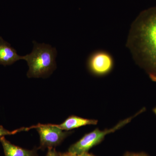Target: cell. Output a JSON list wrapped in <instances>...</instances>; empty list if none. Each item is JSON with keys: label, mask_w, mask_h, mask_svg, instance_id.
Returning a JSON list of instances; mask_svg holds the SVG:
<instances>
[{"label": "cell", "mask_w": 156, "mask_h": 156, "mask_svg": "<svg viewBox=\"0 0 156 156\" xmlns=\"http://www.w3.org/2000/svg\"><path fill=\"white\" fill-rule=\"evenodd\" d=\"M5 156H37V150L25 149L11 144L4 136L0 138Z\"/></svg>", "instance_id": "cell-7"}, {"label": "cell", "mask_w": 156, "mask_h": 156, "mask_svg": "<svg viewBox=\"0 0 156 156\" xmlns=\"http://www.w3.org/2000/svg\"><path fill=\"white\" fill-rule=\"evenodd\" d=\"M98 123V121L97 120L84 119L77 116L72 115L69 117L63 123L56 126L62 130L68 131L82 126L96 125Z\"/></svg>", "instance_id": "cell-8"}, {"label": "cell", "mask_w": 156, "mask_h": 156, "mask_svg": "<svg viewBox=\"0 0 156 156\" xmlns=\"http://www.w3.org/2000/svg\"><path fill=\"white\" fill-rule=\"evenodd\" d=\"M59 153L57 152L54 148H49L46 156H59Z\"/></svg>", "instance_id": "cell-11"}, {"label": "cell", "mask_w": 156, "mask_h": 156, "mask_svg": "<svg viewBox=\"0 0 156 156\" xmlns=\"http://www.w3.org/2000/svg\"><path fill=\"white\" fill-rule=\"evenodd\" d=\"M31 53L23 56L29 67L27 73L28 78H46L56 69L57 50L51 45L39 44L33 41Z\"/></svg>", "instance_id": "cell-2"}, {"label": "cell", "mask_w": 156, "mask_h": 156, "mask_svg": "<svg viewBox=\"0 0 156 156\" xmlns=\"http://www.w3.org/2000/svg\"><path fill=\"white\" fill-rule=\"evenodd\" d=\"M87 65L89 72L93 75L103 76L111 72L114 66V61L108 52L98 50L89 56Z\"/></svg>", "instance_id": "cell-5"}, {"label": "cell", "mask_w": 156, "mask_h": 156, "mask_svg": "<svg viewBox=\"0 0 156 156\" xmlns=\"http://www.w3.org/2000/svg\"><path fill=\"white\" fill-rule=\"evenodd\" d=\"M23 131H27V128H20L14 130V131H10L5 129L2 126H0V138L2 136H6V135H12V134H14L18 132Z\"/></svg>", "instance_id": "cell-9"}, {"label": "cell", "mask_w": 156, "mask_h": 156, "mask_svg": "<svg viewBox=\"0 0 156 156\" xmlns=\"http://www.w3.org/2000/svg\"><path fill=\"white\" fill-rule=\"evenodd\" d=\"M123 156H149L147 154L144 152L134 153L128 152L126 153Z\"/></svg>", "instance_id": "cell-12"}, {"label": "cell", "mask_w": 156, "mask_h": 156, "mask_svg": "<svg viewBox=\"0 0 156 156\" xmlns=\"http://www.w3.org/2000/svg\"><path fill=\"white\" fill-rule=\"evenodd\" d=\"M153 111L154 113L156 115V107L153 109Z\"/></svg>", "instance_id": "cell-13"}, {"label": "cell", "mask_w": 156, "mask_h": 156, "mask_svg": "<svg viewBox=\"0 0 156 156\" xmlns=\"http://www.w3.org/2000/svg\"><path fill=\"white\" fill-rule=\"evenodd\" d=\"M127 46L136 63L156 82V6L142 11L136 17Z\"/></svg>", "instance_id": "cell-1"}, {"label": "cell", "mask_w": 156, "mask_h": 156, "mask_svg": "<svg viewBox=\"0 0 156 156\" xmlns=\"http://www.w3.org/2000/svg\"><path fill=\"white\" fill-rule=\"evenodd\" d=\"M143 111H144L143 109L134 115L120 121L116 126L110 129H106L101 131L97 128L92 132L85 134L77 142L71 146L68 152L76 154L88 152L90 149L100 143L107 134L113 133L121 129L131 122V120Z\"/></svg>", "instance_id": "cell-3"}, {"label": "cell", "mask_w": 156, "mask_h": 156, "mask_svg": "<svg viewBox=\"0 0 156 156\" xmlns=\"http://www.w3.org/2000/svg\"><path fill=\"white\" fill-rule=\"evenodd\" d=\"M23 59V56L17 54L11 44L0 37V65H11L18 60Z\"/></svg>", "instance_id": "cell-6"}, {"label": "cell", "mask_w": 156, "mask_h": 156, "mask_svg": "<svg viewBox=\"0 0 156 156\" xmlns=\"http://www.w3.org/2000/svg\"><path fill=\"white\" fill-rule=\"evenodd\" d=\"M59 156H95L91 154H89L88 152L85 153L79 154H76L70 153L67 152L63 153H59Z\"/></svg>", "instance_id": "cell-10"}, {"label": "cell", "mask_w": 156, "mask_h": 156, "mask_svg": "<svg viewBox=\"0 0 156 156\" xmlns=\"http://www.w3.org/2000/svg\"><path fill=\"white\" fill-rule=\"evenodd\" d=\"M36 128L40 137V148H54L60 144L71 132L64 131L53 124H38L28 128Z\"/></svg>", "instance_id": "cell-4"}]
</instances>
